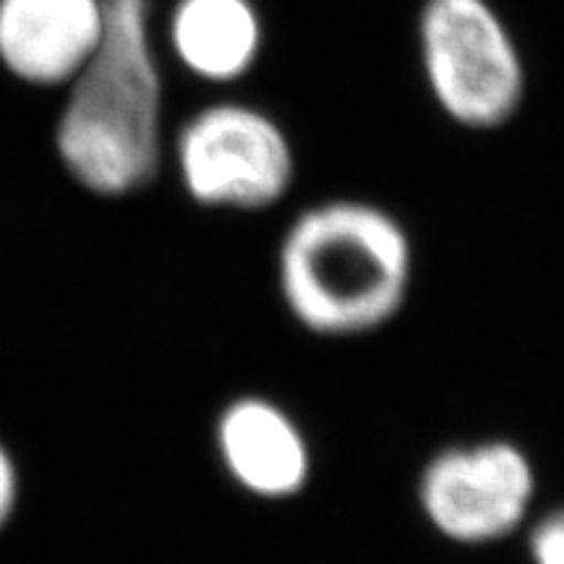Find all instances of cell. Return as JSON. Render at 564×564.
Returning a JSON list of instances; mask_svg holds the SVG:
<instances>
[{"mask_svg": "<svg viewBox=\"0 0 564 564\" xmlns=\"http://www.w3.org/2000/svg\"><path fill=\"white\" fill-rule=\"evenodd\" d=\"M102 13L100 42L68 82L55 152L84 192L121 199L165 165L167 76L152 0H102Z\"/></svg>", "mask_w": 564, "mask_h": 564, "instance_id": "6da1fadb", "label": "cell"}, {"mask_svg": "<svg viewBox=\"0 0 564 564\" xmlns=\"http://www.w3.org/2000/svg\"><path fill=\"white\" fill-rule=\"evenodd\" d=\"M411 285V236L373 202H316L293 217L278 246L280 299L312 335L377 333L403 312Z\"/></svg>", "mask_w": 564, "mask_h": 564, "instance_id": "7a4b0ae2", "label": "cell"}, {"mask_svg": "<svg viewBox=\"0 0 564 564\" xmlns=\"http://www.w3.org/2000/svg\"><path fill=\"white\" fill-rule=\"evenodd\" d=\"M415 34L423 87L444 121L489 133L523 110L525 58L489 0H426Z\"/></svg>", "mask_w": 564, "mask_h": 564, "instance_id": "3957f363", "label": "cell"}, {"mask_svg": "<svg viewBox=\"0 0 564 564\" xmlns=\"http://www.w3.org/2000/svg\"><path fill=\"white\" fill-rule=\"evenodd\" d=\"M171 152L183 192L207 209H270L299 175L288 126L243 97L220 95L194 108L175 129Z\"/></svg>", "mask_w": 564, "mask_h": 564, "instance_id": "277c9868", "label": "cell"}, {"mask_svg": "<svg viewBox=\"0 0 564 564\" xmlns=\"http://www.w3.org/2000/svg\"><path fill=\"white\" fill-rule=\"evenodd\" d=\"M533 491L531 460L502 440L442 449L419 478L423 518L444 539L465 546L494 544L518 531Z\"/></svg>", "mask_w": 564, "mask_h": 564, "instance_id": "5b68a950", "label": "cell"}, {"mask_svg": "<svg viewBox=\"0 0 564 564\" xmlns=\"http://www.w3.org/2000/svg\"><path fill=\"white\" fill-rule=\"evenodd\" d=\"M154 37L165 70L228 95L259 58L262 21L251 0H173Z\"/></svg>", "mask_w": 564, "mask_h": 564, "instance_id": "8992f818", "label": "cell"}, {"mask_svg": "<svg viewBox=\"0 0 564 564\" xmlns=\"http://www.w3.org/2000/svg\"><path fill=\"white\" fill-rule=\"evenodd\" d=\"M217 455L228 476L259 499H293L312 478L306 434L274 400L243 394L217 415Z\"/></svg>", "mask_w": 564, "mask_h": 564, "instance_id": "52a82bcc", "label": "cell"}, {"mask_svg": "<svg viewBox=\"0 0 564 564\" xmlns=\"http://www.w3.org/2000/svg\"><path fill=\"white\" fill-rule=\"evenodd\" d=\"M102 0H0V61L34 87H68L102 34Z\"/></svg>", "mask_w": 564, "mask_h": 564, "instance_id": "ba28073f", "label": "cell"}, {"mask_svg": "<svg viewBox=\"0 0 564 564\" xmlns=\"http://www.w3.org/2000/svg\"><path fill=\"white\" fill-rule=\"evenodd\" d=\"M533 564H564V510L546 514L531 533Z\"/></svg>", "mask_w": 564, "mask_h": 564, "instance_id": "9c48e42d", "label": "cell"}, {"mask_svg": "<svg viewBox=\"0 0 564 564\" xmlns=\"http://www.w3.org/2000/svg\"><path fill=\"white\" fill-rule=\"evenodd\" d=\"M19 494H21V478H19L17 460H13L9 447L0 442V528H6V523L13 518V512H17Z\"/></svg>", "mask_w": 564, "mask_h": 564, "instance_id": "30bf717a", "label": "cell"}]
</instances>
